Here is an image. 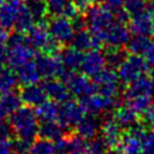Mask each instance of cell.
I'll return each instance as SVG.
<instances>
[{
    "instance_id": "cell-1",
    "label": "cell",
    "mask_w": 154,
    "mask_h": 154,
    "mask_svg": "<svg viewBox=\"0 0 154 154\" xmlns=\"http://www.w3.org/2000/svg\"><path fill=\"white\" fill-rule=\"evenodd\" d=\"M8 116V125L17 138L32 142L38 136V119L34 107L20 106Z\"/></svg>"
},
{
    "instance_id": "cell-2",
    "label": "cell",
    "mask_w": 154,
    "mask_h": 154,
    "mask_svg": "<svg viewBox=\"0 0 154 154\" xmlns=\"http://www.w3.org/2000/svg\"><path fill=\"white\" fill-rule=\"evenodd\" d=\"M25 38L35 51H41L48 54H57L60 49V45L51 37L47 30V22L35 23L25 32Z\"/></svg>"
},
{
    "instance_id": "cell-3",
    "label": "cell",
    "mask_w": 154,
    "mask_h": 154,
    "mask_svg": "<svg viewBox=\"0 0 154 154\" xmlns=\"http://www.w3.org/2000/svg\"><path fill=\"white\" fill-rule=\"evenodd\" d=\"M83 14L85 18L87 29L96 37L114 20V16L112 11H109L103 2L91 4L83 12Z\"/></svg>"
},
{
    "instance_id": "cell-4",
    "label": "cell",
    "mask_w": 154,
    "mask_h": 154,
    "mask_svg": "<svg viewBox=\"0 0 154 154\" xmlns=\"http://www.w3.org/2000/svg\"><path fill=\"white\" fill-rule=\"evenodd\" d=\"M150 69V65L147 63V60L138 54H131L128 55L126 59L119 65L117 75L120 82L123 83H130L135 81L136 78L146 75Z\"/></svg>"
},
{
    "instance_id": "cell-5",
    "label": "cell",
    "mask_w": 154,
    "mask_h": 154,
    "mask_svg": "<svg viewBox=\"0 0 154 154\" xmlns=\"http://www.w3.org/2000/svg\"><path fill=\"white\" fill-rule=\"evenodd\" d=\"M79 100L85 112L91 113V114L111 112L112 109H116L123 103V100L119 99L118 96H105L97 93L87 95Z\"/></svg>"
},
{
    "instance_id": "cell-6",
    "label": "cell",
    "mask_w": 154,
    "mask_h": 154,
    "mask_svg": "<svg viewBox=\"0 0 154 154\" xmlns=\"http://www.w3.org/2000/svg\"><path fill=\"white\" fill-rule=\"evenodd\" d=\"M84 114H85V109L81 105V102H76L73 100L67 99L58 103L57 120L65 130L73 128Z\"/></svg>"
},
{
    "instance_id": "cell-7",
    "label": "cell",
    "mask_w": 154,
    "mask_h": 154,
    "mask_svg": "<svg viewBox=\"0 0 154 154\" xmlns=\"http://www.w3.org/2000/svg\"><path fill=\"white\" fill-rule=\"evenodd\" d=\"M95 87V93L105 96H117L119 91V78L114 69H102L99 73L91 77Z\"/></svg>"
},
{
    "instance_id": "cell-8",
    "label": "cell",
    "mask_w": 154,
    "mask_h": 154,
    "mask_svg": "<svg viewBox=\"0 0 154 154\" xmlns=\"http://www.w3.org/2000/svg\"><path fill=\"white\" fill-rule=\"evenodd\" d=\"M131 32L126 24L119 23L116 19L97 36L102 45L112 47H124L129 41Z\"/></svg>"
},
{
    "instance_id": "cell-9",
    "label": "cell",
    "mask_w": 154,
    "mask_h": 154,
    "mask_svg": "<svg viewBox=\"0 0 154 154\" xmlns=\"http://www.w3.org/2000/svg\"><path fill=\"white\" fill-rule=\"evenodd\" d=\"M47 30L51 37L60 46L70 43L75 34V28L71 23V19L66 17H52L47 22Z\"/></svg>"
},
{
    "instance_id": "cell-10",
    "label": "cell",
    "mask_w": 154,
    "mask_h": 154,
    "mask_svg": "<svg viewBox=\"0 0 154 154\" xmlns=\"http://www.w3.org/2000/svg\"><path fill=\"white\" fill-rule=\"evenodd\" d=\"M100 138L103 141L106 148L108 149H116L119 147L120 141L123 138L122 129L118 126V124L113 119V114L111 116L109 112H105L103 118L101 119L100 131H99Z\"/></svg>"
},
{
    "instance_id": "cell-11",
    "label": "cell",
    "mask_w": 154,
    "mask_h": 154,
    "mask_svg": "<svg viewBox=\"0 0 154 154\" xmlns=\"http://www.w3.org/2000/svg\"><path fill=\"white\" fill-rule=\"evenodd\" d=\"M6 48H7L6 64L13 71H16L19 66H22L26 61L32 60V58L35 57V49L26 41L12 46H6Z\"/></svg>"
},
{
    "instance_id": "cell-12",
    "label": "cell",
    "mask_w": 154,
    "mask_h": 154,
    "mask_svg": "<svg viewBox=\"0 0 154 154\" xmlns=\"http://www.w3.org/2000/svg\"><path fill=\"white\" fill-rule=\"evenodd\" d=\"M105 66H106V61H105L103 53L99 48H94V49L87 51L83 54L82 63L78 70L81 71V73L91 78L93 76L99 73Z\"/></svg>"
},
{
    "instance_id": "cell-13",
    "label": "cell",
    "mask_w": 154,
    "mask_h": 154,
    "mask_svg": "<svg viewBox=\"0 0 154 154\" xmlns=\"http://www.w3.org/2000/svg\"><path fill=\"white\" fill-rule=\"evenodd\" d=\"M35 64L37 70L45 79L47 78H57L59 72L63 69V65L57 57V54H48V53H38L35 58Z\"/></svg>"
},
{
    "instance_id": "cell-14",
    "label": "cell",
    "mask_w": 154,
    "mask_h": 154,
    "mask_svg": "<svg viewBox=\"0 0 154 154\" xmlns=\"http://www.w3.org/2000/svg\"><path fill=\"white\" fill-rule=\"evenodd\" d=\"M65 85L67 87L70 95H73L78 99H82L87 95L95 93V87L93 81H90L88 76L83 73L73 72L69 78V81L65 83Z\"/></svg>"
},
{
    "instance_id": "cell-15",
    "label": "cell",
    "mask_w": 154,
    "mask_h": 154,
    "mask_svg": "<svg viewBox=\"0 0 154 154\" xmlns=\"http://www.w3.org/2000/svg\"><path fill=\"white\" fill-rule=\"evenodd\" d=\"M100 125H101V120L96 117V114L89 113V114H84L78 120V123L75 125V131L76 135L89 141L96 137V135L100 131Z\"/></svg>"
},
{
    "instance_id": "cell-16",
    "label": "cell",
    "mask_w": 154,
    "mask_h": 154,
    "mask_svg": "<svg viewBox=\"0 0 154 154\" xmlns=\"http://www.w3.org/2000/svg\"><path fill=\"white\" fill-rule=\"evenodd\" d=\"M23 5V0H6L0 5V24L7 31L13 29L14 22Z\"/></svg>"
},
{
    "instance_id": "cell-17",
    "label": "cell",
    "mask_w": 154,
    "mask_h": 154,
    "mask_svg": "<svg viewBox=\"0 0 154 154\" xmlns=\"http://www.w3.org/2000/svg\"><path fill=\"white\" fill-rule=\"evenodd\" d=\"M19 96H20L22 103L34 107V108L48 99L42 85L37 84V83L24 85L22 88V90L19 91Z\"/></svg>"
},
{
    "instance_id": "cell-18",
    "label": "cell",
    "mask_w": 154,
    "mask_h": 154,
    "mask_svg": "<svg viewBox=\"0 0 154 154\" xmlns=\"http://www.w3.org/2000/svg\"><path fill=\"white\" fill-rule=\"evenodd\" d=\"M153 20L154 17L146 10L141 13L131 16L128 28L131 34H142L150 36L153 34Z\"/></svg>"
},
{
    "instance_id": "cell-19",
    "label": "cell",
    "mask_w": 154,
    "mask_h": 154,
    "mask_svg": "<svg viewBox=\"0 0 154 154\" xmlns=\"http://www.w3.org/2000/svg\"><path fill=\"white\" fill-rule=\"evenodd\" d=\"M101 45H102L101 41L94 34H91L88 29H82V30L75 31V34L70 41V46L81 52H87L89 49L100 48Z\"/></svg>"
},
{
    "instance_id": "cell-20",
    "label": "cell",
    "mask_w": 154,
    "mask_h": 154,
    "mask_svg": "<svg viewBox=\"0 0 154 154\" xmlns=\"http://www.w3.org/2000/svg\"><path fill=\"white\" fill-rule=\"evenodd\" d=\"M47 14L51 17H66L72 18L78 12L72 0H46Z\"/></svg>"
},
{
    "instance_id": "cell-21",
    "label": "cell",
    "mask_w": 154,
    "mask_h": 154,
    "mask_svg": "<svg viewBox=\"0 0 154 154\" xmlns=\"http://www.w3.org/2000/svg\"><path fill=\"white\" fill-rule=\"evenodd\" d=\"M42 85V88L45 89L47 96L55 101V102H63L65 100H67L70 97V93L67 87L59 79H54V78H47L45 81H42L40 83Z\"/></svg>"
},
{
    "instance_id": "cell-22",
    "label": "cell",
    "mask_w": 154,
    "mask_h": 154,
    "mask_svg": "<svg viewBox=\"0 0 154 154\" xmlns=\"http://www.w3.org/2000/svg\"><path fill=\"white\" fill-rule=\"evenodd\" d=\"M57 57L59 58L61 65L65 69H69L71 71H77L82 63L83 53L71 46H67L63 48L60 47L59 52L57 53Z\"/></svg>"
},
{
    "instance_id": "cell-23",
    "label": "cell",
    "mask_w": 154,
    "mask_h": 154,
    "mask_svg": "<svg viewBox=\"0 0 154 154\" xmlns=\"http://www.w3.org/2000/svg\"><path fill=\"white\" fill-rule=\"evenodd\" d=\"M140 95H153L150 79L149 77H146L144 75L129 83L128 88L125 89L123 94V99L126 101L131 97L140 96Z\"/></svg>"
},
{
    "instance_id": "cell-24",
    "label": "cell",
    "mask_w": 154,
    "mask_h": 154,
    "mask_svg": "<svg viewBox=\"0 0 154 154\" xmlns=\"http://www.w3.org/2000/svg\"><path fill=\"white\" fill-rule=\"evenodd\" d=\"M17 79L20 84L26 85V84H32V83H38L41 79V75L37 70V66L34 60H29L22 66H19L16 71Z\"/></svg>"
},
{
    "instance_id": "cell-25",
    "label": "cell",
    "mask_w": 154,
    "mask_h": 154,
    "mask_svg": "<svg viewBox=\"0 0 154 154\" xmlns=\"http://www.w3.org/2000/svg\"><path fill=\"white\" fill-rule=\"evenodd\" d=\"M113 119L122 130H129L136 123H138L137 113L128 105L125 106L120 105L119 107H117L116 112L113 113Z\"/></svg>"
},
{
    "instance_id": "cell-26",
    "label": "cell",
    "mask_w": 154,
    "mask_h": 154,
    "mask_svg": "<svg viewBox=\"0 0 154 154\" xmlns=\"http://www.w3.org/2000/svg\"><path fill=\"white\" fill-rule=\"evenodd\" d=\"M65 129L60 125L58 120H48V122H41L38 125V136L46 140H49L52 142L64 137Z\"/></svg>"
},
{
    "instance_id": "cell-27",
    "label": "cell",
    "mask_w": 154,
    "mask_h": 154,
    "mask_svg": "<svg viewBox=\"0 0 154 154\" xmlns=\"http://www.w3.org/2000/svg\"><path fill=\"white\" fill-rule=\"evenodd\" d=\"M129 55V52L124 47H112V46H106V49L103 52L106 66L111 69H118L119 65L126 59Z\"/></svg>"
},
{
    "instance_id": "cell-28",
    "label": "cell",
    "mask_w": 154,
    "mask_h": 154,
    "mask_svg": "<svg viewBox=\"0 0 154 154\" xmlns=\"http://www.w3.org/2000/svg\"><path fill=\"white\" fill-rule=\"evenodd\" d=\"M35 114L38 122H48V120H57L58 116V102L53 100H46L35 108Z\"/></svg>"
},
{
    "instance_id": "cell-29",
    "label": "cell",
    "mask_w": 154,
    "mask_h": 154,
    "mask_svg": "<svg viewBox=\"0 0 154 154\" xmlns=\"http://www.w3.org/2000/svg\"><path fill=\"white\" fill-rule=\"evenodd\" d=\"M150 38L148 35H142V34H134L132 36H130L129 41L126 42V51L131 54H138L142 55L144 54V52L147 51L149 43H150Z\"/></svg>"
},
{
    "instance_id": "cell-30",
    "label": "cell",
    "mask_w": 154,
    "mask_h": 154,
    "mask_svg": "<svg viewBox=\"0 0 154 154\" xmlns=\"http://www.w3.org/2000/svg\"><path fill=\"white\" fill-rule=\"evenodd\" d=\"M0 105L2 107V109L5 111L6 116H8L10 113H12L13 111H16L17 108H19L22 106V100L19 96V93L13 90L6 91L0 94Z\"/></svg>"
},
{
    "instance_id": "cell-31",
    "label": "cell",
    "mask_w": 154,
    "mask_h": 154,
    "mask_svg": "<svg viewBox=\"0 0 154 154\" xmlns=\"http://www.w3.org/2000/svg\"><path fill=\"white\" fill-rule=\"evenodd\" d=\"M17 83H18V79H17L16 72L10 67L2 66L0 69V94L13 90Z\"/></svg>"
},
{
    "instance_id": "cell-32",
    "label": "cell",
    "mask_w": 154,
    "mask_h": 154,
    "mask_svg": "<svg viewBox=\"0 0 154 154\" xmlns=\"http://www.w3.org/2000/svg\"><path fill=\"white\" fill-rule=\"evenodd\" d=\"M24 4L31 13L35 23L46 22L45 17L48 16L46 8V0H24Z\"/></svg>"
},
{
    "instance_id": "cell-33",
    "label": "cell",
    "mask_w": 154,
    "mask_h": 154,
    "mask_svg": "<svg viewBox=\"0 0 154 154\" xmlns=\"http://www.w3.org/2000/svg\"><path fill=\"white\" fill-rule=\"evenodd\" d=\"M35 24V20L31 16V13L29 12V10L26 8L25 4L23 5V7L20 8L19 13H18V17L14 22V25H13V29L16 31H19V32H23L25 34L32 25Z\"/></svg>"
},
{
    "instance_id": "cell-34",
    "label": "cell",
    "mask_w": 154,
    "mask_h": 154,
    "mask_svg": "<svg viewBox=\"0 0 154 154\" xmlns=\"http://www.w3.org/2000/svg\"><path fill=\"white\" fill-rule=\"evenodd\" d=\"M118 149L122 152V154H141L140 138L128 132L126 135L123 136Z\"/></svg>"
},
{
    "instance_id": "cell-35",
    "label": "cell",
    "mask_w": 154,
    "mask_h": 154,
    "mask_svg": "<svg viewBox=\"0 0 154 154\" xmlns=\"http://www.w3.org/2000/svg\"><path fill=\"white\" fill-rule=\"evenodd\" d=\"M152 102H153L152 95H140V96H135V97L126 100V105L131 107L137 114L144 113L150 107Z\"/></svg>"
},
{
    "instance_id": "cell-36",
    "label": "cell",
    "mask_w": 154,
    "mask_h": 154,
    "mask_svg": "<svg viewBox=\"0 0 154 154\" xmlns=\"http://www.w3.org/2000/svg\"><path fill=\"white\" fill-rule=\"evenodd\" d=\"M29 154H54V144L52 141L40 137L31 142Z\"/></svg>"
},
{
    "instance_id": "cell-37",
    "label": "cell",
    "mask_w": 154,
    "mask_h": 154,
    "mask_svg": "<svg viewBox=\"0 0 154 154\" xmlns=\"http://www.w3.org/2000/svg\"><path fill=\"white\" fill-rule=\"evenodd\" d=\"M141 154H154V130L144 131L140 138Z\"/></svg>"
},
{
    "instance_id": "cell-38",
    "label": "cell",
    "mask_w": 154,
    "mask_h": 154,
    "mask_svg": "<svg viewBox=\"0 0 154 154\" xmlns=\"http://www.w3.org/2000/svg\"><path fill=\"white\" fill-rule=\"evenodd\" d=\"M146 7L147 0H124V8L129 12L130 16L146 11Z\"/></svg>"
},
{
    "instance_id": "cell-39",
    "label": "cell",
    "mask_w": 154,
    "mask_h": 154,
    "mask_svg": "<svg viewBox=\"0 0 154 154\" xmlns=\"http://www.w3.org/2000/svg\"><path fill=\"white\" fill-rule=\"evenodd\" d=\"M54 144V154H70V140L69 137H61L53 142Z\"/></svg>"
},
{
    "instance_id": "cell-40",
    "label": "cell",
    "mask_w": 154,
    "mask_h": 154,
    "mask_svg": "<svg viewBox=\"0 0 154 154\" xmlns=\"http://www.w3.org/2000/svg\"><path fill=\"white\" fill-rule=\"evenodd\" d=\"M103 4L108 7L109 11H112L113 14L124 7V0H103Z\"/></svg>"
},
{
    "instance_id": "cell-41",
    "label": "cell",
    "mask_w": 154,
    "mask_h": 154,
    "mask_svg": "<svg viewBox=\"0 0 154 154\" xmlns=\"http://www.w3.org/2000/svg\"><path fill=\"white\" fill-rule=\"evenodd\" d=\"M144 123L154 130V103H152L150 107L144 112Z\"/></svg>"
},
{
    "instance_id": "cell-42",
    "label": "cell",
    "mask_w": 154,
    "mask_h": 154,
    "mask_svg": "<svg viewBox=\"0 0 154 154\" xmlns=\"http://www.w3.org/2000/svg\"><path fill=\"white\" fill-rule=\"evenodd\" d=\"M144 59L147 60V63L152 66H154V40L150 41L147 51L144 52Z\"/></svg>"
},
{
    "instance_id": "cell-43",
    "label": "cell",
    "mask_w": 154,
    "mask_h": 154,
    "mask_svg": "<svg viewBox=\"0 0 154 154\" xmlns=\"http://www.w3.org/2000/svg\"><path fill=\"white\" fill-rule=\"evenodd\" d=\"M12 150V141L10 138L0 137V154H7Z\"/></svg>"
},
{
    "instance_id": "cell-44",
    "label": "cell",
    "mask_w": 154,
    "mask_h": 154,
    "mask_svg": "<svg viewBox=\"0 0 154 154\" xmlns=\"http://www.w3.org/2000/svg\"><path fill=\"white\" fill-rule=\"evenodd\" d=\"M6 55L7 48L4 45H0V64H6Z\"/></svg>"
},
{
    "instance_id": "cell-45",
    "label": "cell",
    "mask_w": 154,
    "mask_h": 154,
    "mask_svg": "<svg viewBox=\"0 0 154 154\" xmlns=\"http://www.w3.org/2000/svg\"><path fill=\"white\" fill-rule=\"evenodd\" d=\"M149 79H150V83H152V89H153V93H154V66H153V69L150 70L149 69Z\"/></svg>"
},
{
    "instance_id": "cell-46",
    "label": "cell",
    "mask_w": 154,
    "mask_h": 154,
    "mask_svg": "<svg viewBox=\"0 0 154 154\" xmlns=\"http://www.w3.org/2000/svg\"><path fill=\"white\" fill-rule=\"evenodd\" d=\"M107 154H122V152L118 148H116V149H109V152Z\"/></svg>"
},
{
    "instance_id": "cell-47",
    "label": "cell",
    "mask_w": 154,
    "mask_h": 154,
    "mask_svg": "<svg viewBox=\"0 0 154 154\" xmlns=\"http://www.w3.org/2000/svg\"><path fill=\"white\" fill-rule=\"evenodd\" d=\"M5 116H6V113H5V111L2 109V107H1V105H0V120H2V119L5 118Z\"/></svg>"
},
{
    "instance_id": "cell-48",
    "label": "cell",
    "mask_w": 154,
    "mask_h": 154,
    "mask_svg": "<svg viewBox=\"0 0 154 154\" xmlns=\"http://www.w3.org/2000/svg\"><path fill=\"white\" fill-rule=\"evenodd\" d=\"M7 154H17V153H16V152H14V150H11V152H8V153H7Z\"/></svg>"
},
{
    "instance_id": "cell-49",
    "label": "cell",
    "mask_w": 154,
    "mask_h": 154,
    "mask_svg": "<svg viewBox=\"0 0 154 154\" xmlns=\"http://www.w3.org/2000/svg\"><path fill=\"white\" fill-rule=\"evenodd\" d=\"M153 34H154V20H153Z\"/></svg>"
},
{
    "instance_id": "cell-50",
    "label": "cell",
    "mask_w": 154,
    "mask_h": 154,
    "mask_svg": "<svg viewBox=\"0 0 154 154\" xmlns=\"http://www.w3.org/2000/svg\"><path fill=\"white\" fill-rule=\"evenodd\" d=\"M147 1H148V0H147Z\"/></svg>"
}]
</instances>
